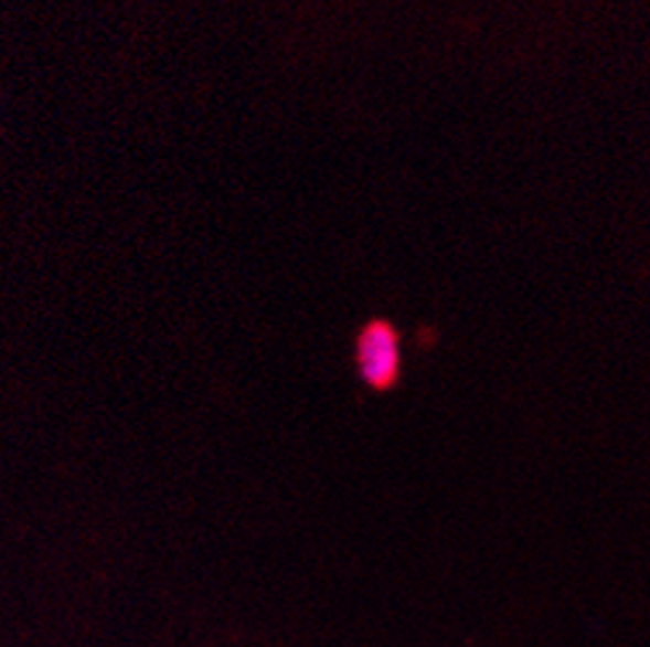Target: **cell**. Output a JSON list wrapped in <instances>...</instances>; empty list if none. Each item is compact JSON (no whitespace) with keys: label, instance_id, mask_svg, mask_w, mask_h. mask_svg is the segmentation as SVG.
Returning a JSON list of instances; mask_svg holds the SVG:
<instances>
[{"label":"cell","instance_id":"6da1fadb","mask_svg":"<svg viewBox=\"0 0 650 647\" xmlns=\"http://www.w3.org/2000/svg\"><path fill=\"white\" fill-rule=\"evenodd\" d=\"M358 362L363 379L375 389H386L399 375V347L394 330L386 322H371L360 336Z\"/></svg>","mask_w":650,"mask_h":647}]
</instances>
